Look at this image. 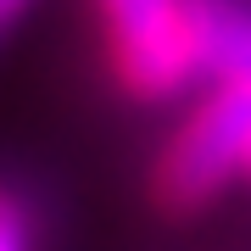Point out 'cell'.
Wrapping results in <instances>:
<instances>
[{
    "label": "cell",
    "instance_id": "obj_2",
    "mask_svg": "<svg viewBox=\"0 0 251 251\" xmlns=\"http://www.w3.org/2000/svg\"><path fill=\"white\" fill-rule=\"evenodd\" d=\"M234 173H251V84L218 78L162 151L156 201L168 212H196Z\"/></svg>",
    "mask_w": 251,
    "mask_h": 251
},
{
    "label": "cell",
    "instance_id": "obj_5",
    "mask_svg": "<svg viewBox=\"0 0 251 251\" xmlns=\"http://www.w3.org/2000/svg\"><path fill=\"white\" fill-rule=\"evenodd\" d=\"M23 6H28V0H0V28H6L11 17H17V11H23Z\"/></svg>",
    "mask_w": 251,
    "mask_h": 251
},
{
    "label": "cell",
    "instance_id": "obj_4",
    "mask_svg": "<svg viewBox=\"0 0 251 251\" xmlns=\"http://www.w3.org/2000/svg\"><path fill=\"white\" fill-rule=\"evenodd\" d=\"M0 251H34V212L11 190H0Z\"/></svg>",
    "mask_w": 251,
    "mask_h": 251
},
{
    "label": "cell",
    "instance_id": "obj_3",
    "mask_svg": "<svg viewBox=\"0 0 251 251\" xmlns=\"http://www.w3.org/2000/svg\"><path fill=\"white\" fill-rule=\"evenodd\" d=\"M206 67L212 78L251 84V11L206 0Z\"/></svg>",
    "mask_w": 251,
    "mask_h": 251
},
{
    "label": "cell",
    "instance_id": "obj_1",
    "mask_svg": "<svg viewBox=\"0 0 251 251\" xmlns=\"http://www.w3.org/2000/svg\"><path fill=\"white\" fill-rule=\"evenodd\" d=\"M112 67L128 95L168 100L206 67V0H100Z\"/></svg>",
    "mask_w": 251,
    "mask_h": 251
}]
</instances>
